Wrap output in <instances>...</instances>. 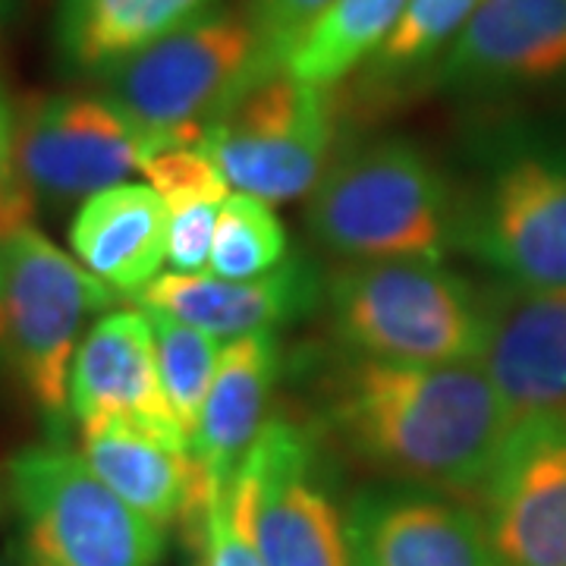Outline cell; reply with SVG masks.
Masks as SVG:
<instances>
[{
  "label": "cell",
  "instance_id": "obj_1",
  "mask_svg": "<svg viewBox=\"0 0 566 566\" xmlns=\"http://www.w3.org/2000/svg\"><path fill=\"white\" fill-rule=\"evenodd\" d=\"M290 375L303 381L305 428L378 482L472 497L513 428L475 359L397 363L322 346Z\"/></svg>",
  "mask_w": 566,
  "mask_h": 566
},
{
  "label": "cell",
  "instance_id": "obj_2",
  "mask_svg": "<svg viewBox=\"0 0 566 566\" xmlns=\"http://www.w3.org/2000/svg\"><path fill=\"white\" fill-rule=\"evenodd\" d=\"M453 221V186L406 136H378L334 155L305 208L308 233L340 262H444Z\"/></svg>",
  "mask_w": 566,
  "mask_h": 566
},
{
  "label": "cell",
  "instance_id": "obj_3",
  "mask_svg": "<svg viewBox=\"0 0 566 566\" xmlns=\"http://www.w3.org/2000/svg\"><path fill=\"white\" fill-rule=\"evenodd\" d=\"M120 296L85 264L25 223L0 240L3 356L48 441L66 444L70 371L85 331Z\"/></svg>",
  "mask_w": 566,
  "mask_h": 566
},
{
  "label": "cell",
  "instance_id": "obj_4",
  "mask_svg": "<svg viewBox=\"0 0 566 566\" xmlns=\"http://www.w3.org/2000/svg\"><path fill=\"white\" fill-rule=\"evenodd\" d=\"M334 346L397 363H465L482 344V286L428 259L340 262L324 274Z\"/></svg>",
  "mask_w": 566,
  "mask_h": 566
},
{
  "label": "cell",
  "instance_id": "obj_5",
  "mask_svg": "<svg viewBox=\"0 0 566 566\" xmlns=\"http://www.w3.org/2000/svg\"><path fill=\"white\" fill-rule=\"evenodd\" d=\"M271 73L243 10L214 7L123 61L102 88L155 145L202 142L211 123Z\"/></svg>",
  "mask_w": 566,
  "mask_h": 566
},
{
  "label": "cell",
  "instance_id": "obj_6",
  "mask_svg": "<svg viewBox=\"0 0 566 566\" xmlns=\"http://www.w3.org/2000/svg\"><path fill=\"white\" fill-rule=\"evenodd\" d=\"M22 566H161L167 532L148 523L57 441L22 447L3 469Z\"/></svg>",
  "mask_w": 566,
  "mask_h": 566
},
{
  "label": "cell",
  "instance_id": "obj_7",
  "mask_svg": "<svg viewBox=\"0 0 566 566\" xmlns=\"http://www.w3.org/2000/svg\"><path fill=\"white\" fill-rule=\"evenodd\" d=\"M453 249L501 281L566 286V148L504 145L457 199Z\"/></svg>",
  "mask_w": 566,
  "mask_h": 566
},
{
  "label": "cell",
  "instance_id": "obj_8",
  "mask_svg": "<svg viewBox=\"0 0 566 566\" xmlns=\"http://www.w3.org/2000/svg\"><path fill=\"white\" fill-rule=\"evenodd\" d=\"M340 107L334 88L290 73L252 82L205 133V151L233 192L281 205L303 199L334 158Z\"/></svg>",
  "mask_w": 566,
  "mask_h": 566
},
{
  "label": "cell",
  "instance_id": "obj_9",
  "mask_svg": "<svg viewBox=\"0 0 566 566\" xmlns=\"http://www.w3.org/2000/svg\"><path fill=\"white\" fill-rule=\"evenodd\" d=\"M155 142L104 92L39 95L17 107V167L32 202L80 208L129 182Z\"/></svg>",
  "mask_w": 566,
  "mask_h": 566
},
{
  "label": "cell",
  "instance_id": "obj_10",
  "mask_svg": "<svg viewBox=\"0 0 566 566\" xmlns=\"http://www.w3.org/2000/svg\"><path fill=\"white\" fill-rule=\"evenodd\" d=\"M255 457V542L264 566H353L346 504L324 463V444L274 412Z\"/></svg>",
  "mask_w": 566,
  "mask_h": 566
},
{
  "label": "cell",
  "instance_id": "obj_11",
  "mask_svg": "<svg viewBox=\"0 0 566 566\" xmlns=\"http://www.w3.org/2000/svg\"><path fill=\"white\" fill-rule=\"evenodd\" d=\"M479 516L501 566H566V412L513 422Z\"/></svg>",
  "mask_w": 566,
  "mask_h": 566
},
{
  "label": "cell",
  "instance_id": "obj_12",
  "mask_svg": "<svg viewBox=\"0 0 566 566\" xmlns=\"http://www.w3.org/2000/svg\"><path fill=\"white\" fill-rule=\"evenodd\" d=\"M353 566H501L465 497L375 482L346 501Z\"/></svg>",
  "mask_w": 566,
  "mask_h": 566
},
{
  "label": "cell",
  "instance_id": "obj_13",
  "mask_svg": "<svg viewBox=\"0 0 566 566\" xmlns=\"http://www.w3.org/2000/svg\"><path fill=\"white\" fill-rule=\"evenodd\" d=\"M447 95H497L566 82V0H482L424 76Z\"/></svg>",
  "mask_w": 566,
  "mask_h": 566
},
{
  "label": "cell",
  "instance_id": "obj_14",
  "mask_svg": "<svg viewBox=\"0 0 566 566\" xmlns=\"http://www.w3.org/2000/svg\"><path fill=\"white\" fill-rule=\"evenodd\" d=\"M475 363L504 397L513 422L566 412V286H482Z\"/></svg>",
  "mask_w": 566,
  "mask_h": 566
},
{
  "label": "cell",
  "instance_id": "obj_15",
  "mask_svg": "<svg viewBox=\"0 0 566 566\" xmlns=\"http://www.w3.org/2000/svg\"><path fill=\"white\" fill-rule=\"evenodd\" d=\"M70 416L80 428L136 424L189 450L164 397L155 327L145 308H111L85 331L70 371Z\"/></svg>",
  "mask_w": 566,
  "mask_h": 566
},
{
  "label": "cell",
  "instance_id": "obj_16",
  "mask_svg": "<svg viewBox=\"0 0 566 566\" xmlns=\"http://www.w3.org/2000/svg\"><path fill=\"white\" fill-rule=\"evenodd\" d=\"M324 274L303 255L252 281H227L214 274L161 271L136 296L145 312L192 324L221 344L259 331H277L318 312Z\"/></svg>",
  "mask_w": 566,
  "mask_h": 566
},
{
  "label": "cell",
  "instance_id": "obj_17",
  "mask_svg": "<svg viewBox=\"0 0 566 566\" xmlns=\"http://www.w3.org/2000/svg\"><path fill=\"white\" fill-rule=\"evenodd\" d=\"M80 457L148 523L164 532L182 528L199 545L211 491L205 485L192 450L126 422L80 428Z\"/></svg>",
  "mask_w": 566,
  "mask_h": 566
},
{
  "label": "cell",
  "instance_id": "obj_18",
  "mask_svg": "<svg viewBox=\"0 0 566 566\" xmlns=\"http://www.w3.org/2000/svg\"><path fill=\"white\" fill-rule=\"evenodd\" d=\"M281 378V344L274 331L245 334L221 346L211 390L205 397L192 457L205 485L218 494L243 465L271 422V394Z\"/></svg>",
  "mask_w": 566,
  "mask_h": 566
},
{
  "label": "cell",
  "instance_id": "obj_19",
  "mask_svg": "<svg viewBox=\"0 0 566 566\" xmlns=\"http://www.w3.org/2000/svg\"><path fill=\"white\" fill-rule=\"evenodd\" d=\"M170 211L148 182H120L76 208L70 249L117 296H139L167 264Z\"/></svg>",
  "mask_w": 566,
  "mask_h": 566
},
{
  "label": "cell",
  "instance_id": "obj_20",
  "mask_svg": "<svg viewBox=\"0 0 566 566\" xmlns=\"http://www.w3.org/2000/svg\"><path fill=\"white\" fill-rule=\"evenodd\" d=\"M214 7L221 0H57L54 51L66 73L102 82L123 61Z\"/></svg>",
  "mask_w": 566,
  "mask_h": 566
},
{
  "label": "cell",
  "instance_id": "obj_21",
  "mask_svg": "<svg viewBox=\"0 0 566 566\" xmlns=\"http://www.w3.org/2000/svg\"><path fill=\"white\" fill-rule=\"evenodd\" d=\"M409 0H331L286 51L281 70L293 80L334 88L378 54Z\"/></svg>",
  "mask_w": 566,
  "mask_h": 566
},
{
  "label": "cell",
  "instance_id": "obj_22",
  "mask_svg": "<svg viewBox=\"0 0 566 566\" xmlns=\"http://www.w3.org/2000/svg\"><path fill=\"white\" fill-rule=\"evenodd\" d=\"M482 0H409L400 22L359 70L365 102L397 98L412 85H424L431 66L444 57Z\"/></svg>",
  "mask_w": 566,
  "mask_h": 566
},
{
  "label": "cell",
  "instance_id": "obj_23",
  "mask_svg": "<svg viewBox=\"0 0 566 566\" xmlns=\"http://www.w3.org/2000/svg\"><path fill=\"white\" fill-rule=\"evenodd\" d=\"M290 259V237L274 205L245 192H230L218 211L208 274L227 281H252L277 271Z\"/></svg>",
  "mask_w": 566,
  "mask_h": 566
},
{
  "label": "cell",
  "instance_id": "obj_24",
  "mask_svg": "<svg viewBox=\"0 0 566 566\" xmlns=\"http://www.w3.org/2000/svg\"><path fill=\"white\" fill-rule=\"evenodd\" d=\"M148 318L155 327L164 397H167V406L174 412V422L192 450V438L199 431L205 397H208L211 381H214L223 344L218 337L192 327V324L167 318L158 312H148Z\"/></svg>",
  "mask_w": 566,
  "mask_h": 566
},
{
  "label": "cell",
  "instance_id": "obj_25",
  "mask_svg": "<svg viewBox=\"0 0 566 566\" xmlns=\"http://www.w3.org/2000/svg\"><path fill=\"white\" fill-rule=\"evenodd\" d=\"M255 485L259 472L249 450L233 479H227L208 504L196 545V551H202V566H264L255 542Z\"/></svg>",
  "mask_w": 566,
  "mask_h": 566
},
{
  "label": "cell",
  "instance_id": "obj_26",
  "mask_svg": "<svg viewBox=\"0 0 566 566\" xmlns=\"http://www.w3.org/2000/svg\"><path fill=\"white\" fill-rule=\"evenodd\" d=\"M148 186L158 192L167 211L186 205L223 202L233 189L202 142H161L142 164Z\"/></svg>",
  "mask_w": 566,
  "mask_h": 566
},
{
  "label": "cell",
  "instance_id": "obj_27",
  "mask_svg": "<svg viewBox=\"0 0 566 566\" xmlns=\"http://www.w3.org/2000/svg\"><path fill=\"white\" fill-rule=\"evenodd\" d=\"M331 0H243V17L262 44L268 70H281L286 51L296 44Z\"/></svg>",
  "mask_w": 566,
  "mask_h": 566
},
{
  "label": "cell",
  "instance_id": "obj_28",
  "mask_svg": "<svg viewBox=\"0 0 566 566\" xmlns=\"http://www.w3.org/2000/svg\"><path fill=\"white\" fill-rule=\"evenodd\" d=\"M223 202L186 205V208L170 211V221H167V271H174V274H208L218 211H221Z\"/></svg>",
  "mask_w": 566,
  "mask_h": 566
},
{
  "label": "cell",
  "instance_id": "obj_29",
  "mask_svg": "<svg viewBox=\"0 0 566 566\" xmlns=\"http://www.w3.org/2000/svg\"><path fill=\"white\" fill-rule=\"evenodd\" d=\"M35 202L17 167V104L0 85V240L32 223Z\"/></svg>",
  "mask_w": 566,
  "mask_h": 566
},
{
  "label": "cell",
  "instance_id": "obj_30",
  "mask_svg": "<svg viewBox=\"0 0 566 566\" xmlns=\"http://www.w3.org/2000/svg\"><path fill=\"white\" fill-rule=\"evenodd\" d=\"M7 475H0V520H3V510H7Z\"/></svg>",
  "mask_w": 566,
  "mask_h": 566
},
{
  "label": "cell",
  "instance_id": "obj_31",
  "mask_svg": "<svg viewBox=\"0 0 566 566\" xmlns=\"http://www.w3.org/2000/svg\"><path fill=\"white\" fill-rule=\"evenodd\" d=\"M0 566H22L20 557H17V551H13V554H0Z\"/></svg>",
  "mask_w": 566,
  "mask_h": 566
},
{
  "label": "cell",
  "instance_id": "obj_32",
  "mask_svg": "<svg viewBox=\"0 0 566 566\" xmlns=\"http://www.w3.org/2000/svg\"><path fill=\"white\" fill-rule=\"evenodd\" d=\"M0 368H7V356H3V318H0Z\"/></svg>",
  "mask_w": 566,
  "mask_h": 566
},
{
  "label": "cell",
  "instance_id": "obj_33",
  "mask_svg": "<svg viewBox=\"0 0 566 566\" xmlns=\"http://www.w3.org/2000/svg\"><path fill=\"white\" fill-rule=\"evenodd\" d=\"M7 10H10V0H0V22L7 17Z\"/></svg>",
  "mask_w": 566,
  "mask_h": 566
}]
</instances>
